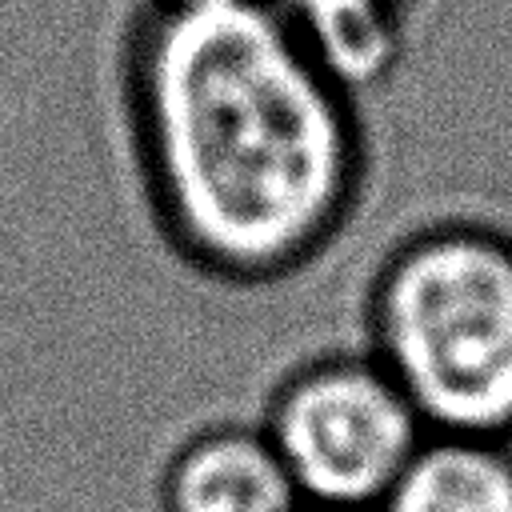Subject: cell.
I'll return each instance as SVG.
<instances>
[{
  "label": "cell",
  "mask_w": 512,
  "mask_h": 512,
  "mask_svg": "<svg viewBox=\"0 0 512 512\" xmlns=\"http://www.w3.org/2000/svg\"><path fill=\"white\" fill-rule=\"evenodd\" d=\"M160 512H304L284 460L260 424L220 420L188 432L164 460Z\"/></svg>",
  "instance_id": "4"
},
{
  "label": "cell",
  "mask_w": 512,
  "mask_h": 512,
  "mask_svg": "<svg viewBox=\"0 0 512 512\" xmlns=\"http://www.w3.org/2000/svg\"><path fill=\"white\" fill-rule=\"evenodd\" d=\"M380 512H512V440L428 432Z\"/></svg>",
  "instance_id": "5"
},
{
  "label": "cell",
  "mask_w": 512,
  "mask_h": 512,
  "mask_svg": "<svg viewBox=\"0 0 512 512\" xmlns=\"http://www.w3.org/2000/svg\"><path fill=\"white\" fill-rule=\"evenodd\" d=\"M364 348L428 432L512 440V232L476 208L412 224L364 292Z\"/></svg>",
  "instance_id": "2"
},
{
  "label": "cell",
  "mask_w": 512,
  "mask_h": 512,
  "mask_svg": "<svg viewBox=\"0 0 512 512\" xmlns=\"http://www.w3.org/2000/svg\"><path fill=\"white\" fill-rule=\"evenodd\" d=\"M304 512H360V508H312V504H308Z\"/></svg>",
  "instance_id": "7"
},
{
  "label": "cell",
  "mask_w": 512,
  "mask_h": 512,
  "mask_svg": "<svg viewBox=\"0 0 512 512\" xmlns=\"http://www.w3.org/2000/svg\"><path fill=\"white\" fill-rule=\"evenodd\" d=\"M320 60L356 92L384 84L404 48L416 0H272Z\"/></svg>",
  "instance_id": "6"
},
{
  "label": "cell",
  "mask_w": 512,
  "mask_h": 512,
  "mask_svg": "<svg viewBox=\"0 0 512 512\" xmlns=\"http://www.w3.org/2000/svg\"><path fill=\"white\" fill-rule=\"evenodd\" d=\"M124 120L160 236L212 280L304 272L364 200L360 92L272 0H148L124 48Z\"/></svg>",
  "instance_id": "1"
},
{
  "label": "cell",
  "mask_w": 512,
  "mask_h": 512,
  "mask_svg": "<svg viewBox=\"0 0 512 512\" xmlns=\"http://www.w3.org/2000/svg\"><path fill=\"white\" fill-rule=\"evenodd\" d=\"M312 508L380 512L428 436L396 376L360 344L288 368L256 420Z\"/></svg>",
  "instance_id": "3"
}]
</instances>
